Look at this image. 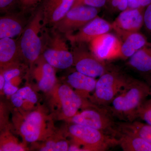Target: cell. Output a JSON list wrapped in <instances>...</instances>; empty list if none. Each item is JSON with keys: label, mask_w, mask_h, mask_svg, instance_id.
I'll use <instances>...</instances> for the list:
<instances>
[{"label": "cell", "mask_w": 151, "mask_h": 151, "mask_svg": "<svg viewBox=\"0 0 151 151\" xmlns=\"http://www.w3.org/2000/svg\"><path fill=\"white\" fill-rule=\"evenodd\" d=\"M149 96H151V86L146 82L132 78L106 108L114 118L133 122L137 119L138 110Z\"/></svg>", "instance_id": "obj_1"}, {"label": "cell", "mask_w": 151, "mask_h": 151, "mask_svg": "<svg viewBox=\"0 0 151 151\" xmlns=\"http://www.w3.org/2000/svg\"><path fill=\"white\" fill-rule=\"evenodd\" d=\"M43 15L40 7L30 19L19 38L17 41L20 56L32 63L42 52V38L40 32L43 29Z\"/></svg>", "instance_id": "obj_2"}, {"label": "cell", "mask_w": 151, "mask_h": 151, "mask_svg": "<svg viewBox=\"0 0 151 151\" xmlns=\"http://www.w3.org/2000/svg\"><path fill=\"white\" fill-rule=\"evenodd\" d=\"M131 78L119 70L109 69L97 80L92 102L100 107L109 106Z\"/></svg>", "instance_id": "obj_3"}, {"label": "cell", "mask_w": 151, "mask_h": 151, "mask_svg": "<svg viewBox=\"0 0 151 151\" xmlns=\"http://www.w3.org/2000/svg\"><path fill=\"white\" fill-rule=\"evenodd\" d=\"M48 31L42 37L43 43L42 52L44 58L52 67L65 69L73 64V57L69 51L65 40V36L51 30V35Z\"/></svg>", "instance_id": "obj_4"}, {"label": "cell", "mask_w": 151, "mask_h": 151, "mask_svg": "<svg viewBox=\"0 0 151 151\" xmlns=\"http://www.w3.org/2000/svg\"><path fill=\"white\" fill-rule=\"evenodd\" d=\"M70 119L73 124L92 127L115 139L118 134L117 123L106 107L86 109Z\"/></svg>", "instance_id": "obj_5"}, {"label": "cell", "mask_w": 151, "mask_h": 151, "mask_svg": "<svg viewBox=\"0 0 151 151\" xmlns=\"http://www.w3.org/2000/svg\"><path fill=\"white\" fill-rule=\"evenodd\" d=\"M69 132L76 142L84 146L85 151H105L118 145L116 139L92 127L73 123Z\"/></svg>", "instance_id": "obj_6"}, {"label": "cell", "mask_w": 151, "mask_h": 151, "mask_svg": "<svg viewBox=\"0 0 151 151\" xmlns=\"http://www.w3.org/2000/svg\"><path fill=\"white\" fill-rule=\"evenodd\" d=\"M100 9L84 5H73L59 22L52 27V29L63 35L72 34L98 16Z\"/></svg>", "instance_id": "obj_7"}, {"label": "cell", "mask_w": 151, "mask_h": 151, "mask_svg": "<svg viewBox=\"0 0 151 151\" xmlns=\"http://www.w3.org/2000/svg\"><path fill=\"white\" fill-rule=\"evenodd\" d=\"M85 44L71 45L73 64L78 72L93 78L100 77L109 68L105 61L97 58L90 49L86 48Z\"/></svg>", "instance_id": "obj_8"}, {"label": "cell", "mask_w": 151, "mask_h": 151, "mask_svg": "<svg viewBox=\"0 0 151 151\" xmlns=\"http://www.w3.org/2000/svg\"><path fill=\"white\" fill-rule=\"evenodd\" d=\"M145 8L126 9L115 19L112 24V29L122 41L130 35L139 32L144 25Z\"/></svg>", "instance_id": "obj_9"}, {"label": "cell", "mask_w": 151, "mask_h": 151, "mask_svg": "<svg viewBox=\"0 0 151 151\" xmlns=\"http://www.w3.org/2000/svg\"><path fill=\"white\" fill-rule=\"evenodd\" d=\"M116 35L108 32L98 36L89 42V49L101 60L119 58L122 41Z\"/></svg>", "instance_id": "obj_10"}, {"label": "cell", "mask_w": 151, "mask_h": 151, "mask_svg": "<svg viewBox=\"0 0 151 151\" xmlns=\"http://www.w3.org/2000/svg\"><path fill=\"white\" fill-rule=\"evenodd\" d=\"M112 24L97 16L78 30L76 33L65 36L71 45L89 43L99 36L109 32Z\"/></svg>", "instance_id": "obj_11"}, {"label": "cell", "mask_w": 151, "mask_h": 151, "mask_svg": "<svg viewBox=\"0 0 151 151\" xmlns=\"http://www.w3.org/2000/svg\"><path fill=\"white\" fill-rule=\"evenodd\" d=\"M75 0H43L40 7L43 15L42 25L53 27L64 17Z\"/></svg>", "instance_id": "obj_12"}, {"label": "cell", "mask_w": 151, "mask_h": 151, "mask_svg": "<svg viewBox=\"0 0 151 151\" xmlns=\"http://www.w3.org/2000/svg\"><path fill=\"white\" fill-rule=\"evenodd\" d=\"M21 14H6L0 18V39L12 38L19 35L23 31L29 21Z\"/></svg>", "instance_id": "obj_13"}, {"label": "cell", "mask_w": 151, "mask_h": 151, "mask_svg": "<svg viewBox=\"0 0 151 151\" xmlns=\"http://www.w3.org/2000/svg\"><path fill=\"white\" fill-rule=\"evenodd\" d=\"M58 94L64 115L71 118L77 114L78 109L83 105L81 96L66 85L59 87Z\"/></svg>", "instance_id": "obj_14"}, {"label": "cell", "mask_w": 151, "mask_h": 151, "mask_svg": "<svg viewBox=\"0 0 151 151\" xmlns=\"http://www.w3.org/2000/svg\"><path fill=\"white\" fill-rule=\"evenodd\" d=\"M43 119L41 114L34 111L27 116L20 127V132L28 142L37 140L40 136Z\"/></svg>", "instance_id": "obj_15"}, {"label": "cell", "mask_w": 151, "mask_h": 151, "mask_svg": "<svg viewBox=\"0 0 151 151\" xmlns=\"http://www.w3.org/2000/svg\"><path fill=\"white\" fill-rule=\"evenodd\" d=\"M119 145L124 151H151V145L137 135L118 130L116 137Z\"/></svg>", "instance_id": "obj_16"}, {"label": "cell", "mask_w": 151, "mask_h": 151, "mask_svg": "<svg viewBox=\"0 0 151 151\" xmlns=\"http://www.w3.org/2000/svg\"><path fill=\"white\" fill-rule=\"evenodd\" d=\"M129 67L143 75L151 73V42L138 50L129 59Z\"/></svg>", "instance_id": "obj_17"}, {"label": "cell", "mask_w": 151, "mask_h": 151, "mask_svg": "<svg viewBox=\"0 0 151 151\" xmlns=\"http://www.w3.org/2000/svg\"><path fill=\"white\" fill-rule=\"evenodd\" d=\"M148 42L147 37L139 32L130 35L122 41L119 58L129 59Z\"/></svg>", "instance_id": "obj_18"}, {"label": "cell", "mask_w": 151, "mask_h": 151, "mask_svg": "<svg viewBox=\"0 0 151 151\" xmlns=\"http://www.w3.org/2000/svg\"><path fill=\"white\" fill-rule=\"evenodd\" d=\"M97 80L95 78L85 75L76 70L68 76V82L70 86L86 97L89 92L94 91Z\"/></svg>", "instance_id": "obj_19"}, {"label": "cell", "mask_w": 151, "mask_h": 151, "mask_svg": "<svg viewBox=\"0 0 151 151\" xmlns=\"http://www.w3.org/2000/svg\"><path fill=\"white\" fill-rule=\"evenodd\" d=\"M20 56L17 41L12 38L0 39V63L1 67H9Z\"/></svg>", "instance_id": "obj_20"}, {"label": "cell", "mask_w": 151, "mask_h": 151, "mask_svg": "<svg viewBox=\"0 0 151 151\" xmlns=\"http://www.w3.org/2000/svg\"><path fill=\"white\" fill-rule=\"evenodd\" d=\"M119 131L137 135L151 145V125L138 121L117 123Z\"/></svg>", "instance_id": "obj_21"}, {"label": "cell", "mask_w": 151, "mask_h": 151, "mask_svg": "<svg viewBox=\"0 0 151 151\" xmlns=\"http://www.w3.org/2000/svg\"><path fill=\"white\" fill-rule=\"evenodd\" d=\"M42 76L39 82V88L43 91L50 90L54 86L55 82V76L54 67L47 62L42 66Z\"/></svg>", "instance_id": "obj_22"}, {"label": "cell", "mask_w": 151, "mask_h": 151, "mask_svg": "<svg viewBox=\"0 0 151 151\" xmlns=\"http://www.w3.org/2000/svg\"><path fill=\"white\" fill-rule=\"evenodd\" d=\"M137 117L151 125V99L144 102L138 110Z\"/></svg>", "instance_id": "obj_23"}, {"label": "cell", "mask_w": 151, "mask_h": 151, "mask_svg": "<svg viewBox=\"0 0 151 151\" xmlns=\"http://www.w3.org/2000/svg\"><path fill=\"white\" fill-rule=\"evenodd\" d=\"M68 145L65 141H60L57 142L49 141L45 146L40 150L42 151H68Z\"/></svg>", "instance_id": "obj_24"}, {"label": "cell", "mask_w": 151, "mask_h": 151, "mask_svg": "<svg viewBox=\"0 0 151 151\" xmlns=\"http://www.w3.org/2000/svg\"><path fill=\"white\" fill-rule=\"evenodd\" d=\"M15 94L22 100H26L32 103L37 102V99L35 93L29 86L18 89Z\"/></svg>", "instance_id": "obj_25"}, {"label": "cell", "mask_w": 151, "mask_h": 151, "mask_svg": "<svg viewBox=\"0 0 151 151\" xmlns=\"http://www.w3.org/2000/svg\"><path fill=\"white\" fill-rule=\"evenodd\" d=\"M128 0H107L106 5L113 11L122 12L127 9L128 6Z\"/></svg>", "instance_id": "obj_26"}, {"label": "cell", "mask_w": 151, "mask_h": 151, "mask_svg": "<svg viewBox=\"0 0 151 151\" xmlns=\"http://www.w3.org/2000/svg\"><path fill=\"white\" fill-rule=\"evenodd\" d=\"M107 0H75L73 5H84L100 9L106 5Z\"/></svg>", "instance_id": "obj_27"}, {"label": "cell", "mask_w": 151, "mask_h": 151, "mask_svg": "<svg viewBox=\"0 0 151 151\" xmlns=\"http://www.w3.org/2000/svg\"><path fill=\"white\" fill-rule=\"evenodd\" d=\"M41 1L42 0H19L22 11L25 13L32 11Z\"/></svg>", "instance_id": "obj_28"}, {"label": "cell", "mask_w": 151, "mask_h": 151, "mask_svg": "<svg viewBox=\"0 0 151 151\" xmlns=\"http://www.w3.org/2000/svg\"><path fill=\"white\" fill-rule=\"evenodd\" d=\"M143 26L149 35L151 36V4L145 9Z\"/></svg>", "instance_id": "obj_29"}, {"label": "cell", "mask_w": 151, "mask_h": 151, "mask_svg": "<svg viewBox=\"0 0 151 151\" xmlns=\"http://www.w3.org/2000/svg\"><path fill=\"white\" fill-rule=\"evenodd\" d=\"M151 4V0H128V9L146 8Z\"/></svg>", "instance_id": "obj_30"}, {"label": "cell", "mask_w": 151, "mask_h": 151, "mask_svg": "<svg viewBox=\"0 0 151 151\" xmlns=\"http://www.w3.org/2000/svg\"><path fill=\"white\" fill-rule=\"evenodd\" d=\"M20 70L18 68H12L4 71L3 76L5 81H10L11 79L19 76L20 74Z\"/></svg>", "instance_id": "obj_31"}, {"label": "cell", "mask_w": 151, "mask_h": 151, "mask_svg": "<svg viewBox=\"0 0 151 151\" xmlns=\"http://www.w3.org/2000/svg\"><path fill=\"white\" fill-rule=\"evenodd\" d=\"M22 147L15 143L9 142L3 145L1 148V151H24Z\"/></svg>", "instance_id": "obj_32"}, {"label": "cell", "mask_w": 151, "mask_h": 151, "mask_svg": "<svg viewBox=\"0 0 151 151\" xmlns=\"http://www.w3.org/2000/svg\"><path fill=\"white\" fill-rule=\"evenodd\" d=\"M3 89L5 94L6 95H13L18 90L17 87L13 86L10 81H5V84Z\"/></svg>", "instance_id": "obj_33"}, {"label": "cell", "mask_w": 151, "mask_h": 151, "mask_svg": "<svg viewBox=\"0 0 151 151\" xmlns=\"http://www.w3.org/2000/svg\"><path fill=\"white\" fill-rule=\"evenodd\" d=\"M15 0H0L1 12H5L9 8Z\"/></svg>", "instance_id": "obj_34"}, {"label": "cell", "mask_w": 151, "mask_h": 151, "mask_svg": "<svg viewBox=\"0 0 151 151\" xmlns=\"http://www.w3.org/2000/svg\"><path fill=\"white\" fill-rule=\"evenodd\" d=\"M11 100L13 105L17 108L20 107L22 105L24 102L23 100L20 99L15 93L12 95Z\"/></svg>", "instance_id": "obj_35"}, {"label": "cell", "mask_w": 151, "mask_h": 151, "mask_svg": "<svg viewBox=\"0 0 151 151\" xmlns=\"http://www.w3.org/2000/svg\"><path fill=\"white\" fill-rule=\"evenodd\" d=\"M68 151H84L83 149H80L78 147V146L71 145L68 147Z\"/></svg>", "instance_id": "obj_36"}, {"label": "cell", "mask_w": 151, "mask_h": 151, "mask_svg": "<svg viewBox=\"0 0 151 151\" xmlns=\"http://www.w3.org/2000/svg\"><path fill=\"white\" fill-rule=\"evenodd\" d=\"M5 84V80L4 76L1 74L0 75V89L1 90L3 89Z\"/></svg>", "instance_id": "obj_37"}, {"label": "cell", "mask_w": 151, "mask_h": 151, "mask_svg": "<svg viewBox=\"0 0 151 151\" xmlns=\"http://www.w3.org/2000/svg\"><path fill=\"white\" fill-rule=\"evenodd\" d=\"M144 76V78L145 80V82L151 87V73Z\"/></svg>", "instance_id": "obj_38"}]
</instances>
